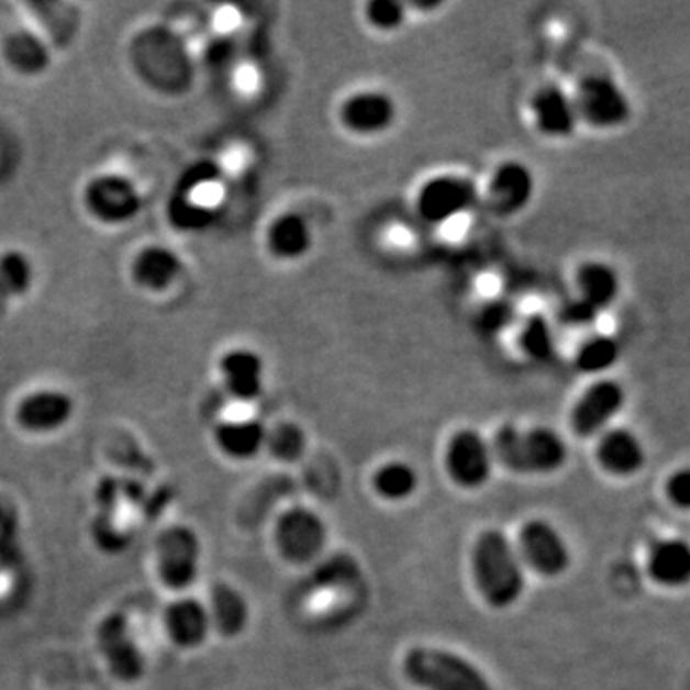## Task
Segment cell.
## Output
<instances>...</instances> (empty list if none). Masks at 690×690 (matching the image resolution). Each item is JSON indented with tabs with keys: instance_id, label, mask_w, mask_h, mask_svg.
<instances>
[{
	"instance_id": "ffe728a7",
	"label": "cell",
	"mask_w": 690,
	"mask_h": 690,
	"mask_svg": "<svg viewBox=\"0 0 690 690\" xmlns=\"http://www.w3.org/2000/svg\"><path fill=\"white\" fill-rule=\"evenodd\" d=\"M180 257L166 246H148L136 254L131 272L136 285L151 292H162L179 278Z\"/></svg>"
},
{
	"instance_id": "7a4b0ae2",
	"label": "cell",
	"mask_w": 690,
	"mask_h": 690,
	"mask_svg": "<svg viewBox=\"0 0 690 690\" xmlns=\"http://www.w3.org/2000/svg\"><path fill=\"white\" fill-rule=\"evenodd\" d=\"M493 453L501 465L518 474L555 472L568 458L566 443L555 430H520L512 424L497 432Z\"/></svg>"
},
{
	"instance_id": "603a6c76",
	"label": "cell",
	"mask_w": 690,
	"mask_h": 690,
	"mask_svg": "<svg viewBox=\"0 0 690 690\" xmlns=\"http://www.w3.org/2000/svg\"><path fill=\"white\" fill-rule=\"evenodd\" d=\"M648 571L661 586H687L690 581L689 543L683 539L658 541L648 555Z\"/></svg>"
},
{
	"instance_id": "8992f818",
	"label": "cell",
	"mask_w": 690,
	"mask_h": 690,
	"mask_svg": "<svg viewBox=\"0 0 690 690\" xmlns=\"http://www.w3.org/2000/svg\"><path fill=\"white\" fill-rule=\"evenodd\" d=\"M478 190L472 180L458 175H437L426 180L416 194V211L426 223L443 225L472 210Z\"/></svg>"
},
{
	"instance_id": "4fadbf2b",
	"label": "cell",
	"mask_w": 690,
	"mask_h": 690,
	"mask_svg": "<svg viewBox=\"0 0 690 690\" xmlns=\"http://www.w3.org/2000/svg\"><path fill=\"white\" fill-rule=\"evenodd\" d=\"M76 413V403L62 390L31 391L15 407V421L31 434H51L64 429Z\"/></svg>"
},
{
	"instance_id": "8d00e7d4",
	"label": "cell",
	"mask_w": 690,
	"mask_h": 690,
	"mask_svg": "<svg viewBox=\"0 0 690 690\" xmlns=\"http://www.w3.org/2000/svg\"><path fill=\"white\" fill-rule=\"evenodd\" d=\"M7 303H8L7 298H4V296H2V292H0V311L7 308Z\"/></svg>"
},
{
	"instance_id": "6da1fadb",
	"label": "cell",
	"mask_w": 690,
	"mask_h": 690,
	"mask_svg": "<svg viewBox=\"0 0 690 690\" xmlns=\"http://www.w3.org/2000/svg\"><path fill=\"white\" fill-rule=\"evenodd\" d=\"M476 586L489 606L507 608L524 593V570L507 535L497 530L481 533L472 553Z\"/></svg>"
},
{
	"instance_id": "d6986e66",
	"label": "cell",
	"mask_w": 690,
	"mask_h": 690,
	"mask_svg": "<svg viewBox=\"0 0 690 690\" xmlns=\"http://www.w3.org/2000/svg\"><path fill=\"white\" fill-rule=\"evenodd\" d=\"M602 468L615 476H630L645 465V449L631 430L614 429L604 432L597 447Z\"/></svg>"
},
{
	"instance_id": "ac0fdd59",
	"label": "cell",
	"mask_w": 690,
	"mask_h": 690,
	"mask_svg": "<svg viewBox=\"0 0 690 690\" xmlns=\"http://www.w3.org/2000/svg\"><path fill=\"white\" fill-rule=\"evenodd\" d=\"M221 375L226 390L242 401H254L263 393L265 386V363L256 352L238 347L225 353L221 359Z\"/></svg>"
},
{
	"instance_id": "5bb4252c",
	"label": "cell",
	"mask_w": 690,
	"mask_h": 690,
	"mask_svg": "<svg viewBox=\"0 0 690 690\" xmlns=\"http://www.w3.org/2000/svg\"><path fill=\"white\" fill-rule=\"evenodd\" d=\"M520 547L525 563L539 571L541 576L555 578L570 566V550L563 535L545 520H532L522 527Z\"/></svg>"
},
{
	"instance_id": "277c9868",
	"label": "cell",
	"mask_w": 690,
	"mask_h": 690,
	"mask_svg": "<svg viewBox=\"0 0 690 690\" xmlns=\"http://www.w3.org/2000/svg\"><path fill=\"white\" fill-rule=\"evenodd\" d=\"M202 545L200 537L187 525H171L156 541V568L166 589L187 591L200 574Z\"/></svg>"
},
{
	"instance_id": "5b68a950",
	"label": "cell",
	"mask_w": 690,
	"mask_h": 690,
	"mask_svg": "<svg viewBox=\"0 0 690 690\" xmlns=\"http://www.w3.org/2000/svg\"><path fill=\"white\" fill-rule=\"evenodd\" d=\"M574 104L579 121L601 131L622 127L631 120L630 98L612 77H583L576 89Z\"/></svg>"
},
{
	"instance_id": "4316f807",
	"label": "cell",
	"mask_w": 690,
	"mask_h": 690,
	"mask_svg": "<svg viewBox=\"0 0 690 690\" xmlns=\"http://www.w3.org/2000/svg\"><path fill=\"white\" fill-rule=\"evenodd\" d=\"M622 357V345L608 334H594L579 345L576 352V368L583 375H602Z\"/></svg>"
},
{
	"instance_id": "f546056e",
	"label": "cell",
	"mask_w": 690,
	"mask_h": 690,
	"mask_svg": "<svg viewBox=\"0 0 690 690\" xmlns=\"http://www.w3.org/2000/svg\"><path fill=\"white\" fill-rule=\"evenodd\" d=\"M416 483H419L416 472L405 463H390L382 466L375 476L378 496L390 501H401L413 496Z\"/></svg>"
},
{
	"instance_id": "3957f363",
	"label": "cell",
	"mask_w": 690,
	"mask_h": 690,
	"mask_svg": "<svg viewBox=\"0 0 690 690\" xmlns=\"http://www.w3.org/2000/svg\"><path fill=\"white\" fill-rule=\"evenodd\" d=\"M403 669L407 679L424 690H496L474 664L442 648H413Z\"/></svg>"
},
{
	"instance_id": "d4e9b609",
	"label": "cell",
	"mask_w": 690,
	"mask_h": 690,
	"mask_svg": "<svg viewBox=\"0 0 690 690\" xmlns=\"http://www.w3.org/2000/svg\"><path fill=\"white\" fill-rule=\"evenodd\" d=\"M4 58L22 76H41L51 66V51L45 41L27 30L8 35Z\"/></svg>"
},
{
	"instance_id": "f1b7e54d",
	"label": "cell",
	"mask_w": 690,
	"mask_h": 690,
	"mask_svg": "<svg viewBox=\"0 0 690 690\" xmlns=\"http://www.w3.org/2000/svg\"><path fill=\"white\" fill-rule=\"evenodd\" d=\"M518 345L525 357L537 363H547L556 355L555 334L543 315H532L525 319Z\"/></svg>"
},
{
	"instance_id": "484cf974",
	"label": "cell",
	"mask_w": 690,
	"mask_h": 690,
	"mask_svg": "<svg viewBox=\"0 0 690 690\" xmlns=\"http://www.w3.org/2000/svg\"><path fill=\"white\" fill-rule=\"evenodd\" d=\"M267 430L256 421H229L219 424L215 430V442L226 457L244 460L256 457L265 447Z\"/></svg>"
},
{
	"instance_id": "1f68e13d",
	"label": "cell",
	"mask_w": 690,
	"mask_h": 690,
	"mask_svg": "<svg viewBox=\"0 0 690 690\" xmlns=\"http://www.w3.org/2000/svg\"><path fill=\"white\" fill-rule=\"evenodd\" d=\"M367 22L380 31H396L405 23L407 4L398 0H372L365 8Z\"/></svg>"
},
{
	"instance_id": "52a82bcc",
	"label": "cell",
	"mask_w": 690,
	"mask_h": 690,
	"mask_svg": "<svg viewBox=\"0 0 690 690\" xmlns=\"http://www.w3.org/2000/svg\"><path fill=\"white\" fill-rule=\"evenodd\" d=\"M85 203L92 218L105 225H121L141 211V194L127 177L100 175L87 185Z\"/></svg>"
},
{
	"instance_id": "836d02e7",
	"label": "cell",
	"mask_w": 690,
	"mask_h": 690,
	"mask_svg": "<svg viewBox=\"0 0 690 690\" xmlns=\"http://www.w3.org/2000/svg\"><path fill=\"white\" fill-rule=\"evenodd\" d=\"M599 315L601 313L597 309L591 308L586 301L576 298V300L564 303L560 313H558V319H560V323L570 326V329H583V326L593 324Z\"/></svg>"
},
{
	"instance_id": "4dcf8cb0",
	"label": "cell",
	"mask_w": 690,
	"mask_h": 690,
	"mask_svg": "<svg viewBox=\"0 0 690 690\" xmlns=\"http://www.w3.org/2000/svg\"><path fill=\"white\" fill-rule=\"evenodd\" d=\"M265 447L278 460L293 463L305 450V434H303V430L298 424L282 422V424H278L270 432H267Z\"/></svg>"
},
{
	"instance_id": "e575fe53",
	"label": "cell",
	"mask_w": 690,
	"mask_h": 690,
	"mask_svg": "<svg viewBox=\"0 0 690 690\" xmlns=\"http://www.w3.org/2000/svg\"><path fill=\"white\" fill-rule=\"evenodd\" d=\"M668 496L679 509H690V468H681L669 478Z\"/></svg>"
},
{
	"instance_id": "8fae6325",
	"label": "cell",
	"mask_w": 690,
	"mask_h": 690,
	"mask_svg": "<svg viewBox=\"0 0 690 690\" xmlns=\"http://www.w3.org/2000/svg\"><path fill=\"white\" fill-rule=\"evenodd\" d=\"M491 450L486 439L474 430H463L450 437L445 465L460 488H480L491 474Z\"/></svg>"
},
{
	"instance_id": "cb8c5ba5",
	"label": "cell",
	"mask_w": 690,
	"mask_h": 690,
	"mask_svg": "<svg viewBox=\"0 0 690 690\" xmlns=\"http://www.w3.org/2000/svg\"><path fill=\"white\" fill-rule=\"evenodd\" d=\"M208 612L211 627L218 630L223 637H238L248 625V602L234 587L226 583L211 587Z\"/></svg>"
},
{
	"instance_id": "9c48e42d",
	"label": "cell",
	"mask_w": 690,
	"mask_h": 690,
	"mask_svg": "<svg viewBox=\"0 0 690 690\" xmlns=\"http://www.w3.org/2000/svg\"><path fill=\"white\" fill-rule=\"evenodd\" d=\"M277 547L290 563L313 560L324 547L326 527L321 518L309 509L285 512L277 524Z\"/></svg>"
},
{
	"instance_id": "30bf717a",
	"label": "cell",
	"mask_w": 690,
	"mask_h": 690,
	"mask_svg": "<svg viewBox=\"0 0 690 690\" xmlns=\"http://www.w3.org/2000/svg\"><path fill=\"white\" fill-rule=\"evenodd\" d=\"M396 100L380 90H360L344 100L340 121L349 133L359 136L382 135L396 123Z\"/></svg>"
},
{
	"instance_id": "d6a6232c",
	"label": "cell",
	"mask_w": 690,
	"mask_h": 690,
	"mask_svg": "<svg viewBox=\"0 0 690 690\" xmlns=\"http://www.w3.org/2000/svg\"><path fill=\"white\" fill-rule=\"evenodd\" d=\"M514 319V308L504 303V301H493L483 305L480 313H478V329L483 334H497L499 331H503L504 326H509Z\"/></svg>"
},
{
	"instance_id": "d590c367",
	"label": "cell",
	"mask_w": 690,
	"mask_h": 690,
	"mask_svg": "<svg viewBox=\"0 0 690 690\" xmlns=\"http://www.w3.org/2000/svg\"><path fill=\"white\" fill-rule=\"evenodd\" d=\"M442 2H413V7L419 8V10H434V8L439 7Z\"/></svg>"
},
{
	"instance_id": "9a60e30c",
	"label": "cell",
	"mask_w": 690,
	"mask_h": 690,
	"mask_svg": "<svg viewBox=\"0 0 690 690\" xmlns=\"http://www.w3.org/2000/svg\"><path fill=\"white\" fill-rule=\"evenodd\" d=\"M488 192L489 203L499 215H514L532 202L535 177L525 164L509 159L497 167L489 179Z\"/></svg>"
},
{
	"instance_id": "7402d4cb",
	"label": "cell",
	"mask_w": 690,
	"mask_h": 690,
	"mask_svg": "<svg viewBox=\"0 0 690 690\" xmlns=\"http://www.w3.org/2000/svg\"><path fill=\"white\" fill-rule=\"evenodd\" d=\"M579 300L586 301L599 313L610 308L622 292L617 270L604 261H586L576 270Z\"/></svg>"
},
{
	"instance_id": "e0dca14e",
	"label": "cell",
	"mask_w": 690,
	"mask_h": 690,
	"mask_svg": "<svg viewBox=\"0 0 690 690\" xmlns=\"http://www.w3.org/2000/svg\"><path fill=\"white\" fill-rule=\"evenodd\" d=\"M533 121L541 135L550 138H566L576 133L579 115L574 98L568 97L560 87L547 85L537 90L530 102Z\"/></svg>"
},
{
	"instance_id": "44dd1931",
	"label": "cell",
	"mask_w": 690,
	"mask_h": 690,
	"mask_svg": "<svg viewBox=\"0 0 690 690\" xmlns=\"http://www.w3.org/2000/svg\"><path fill=\"white\" fill-rule=\"evenodd\" d=\"M313 246V233L300 213H285L267 229V248L282 261H296L308 256Z\"/></svg>"
},
{
	"instance_id": "7c38bea8",
	"label": "cell",
	"mask_w": 690,
	"mask_h": 690,
	"mask_svg": "<svg viewBox=\"0 0 690 690\" xmlns=\"http://www.w3.org/2000/svg\"><path fill=\"white\" fill-rule=\"evenodd\" d=\"M625 403V390L615 380L591 383L571 411V429L579 437H593L606 429Z\"/></svg>"
},
{
	"instance_id": "ba28073f",
	"label": "cell",
	"mask_w": 690,
	"mask_h": 690,
	"mask_svg": "<svg viewBox=\"0 0 690 690\" xmlns=\"http://www.w3.org/2000/svg\"><path fill=\"white\" fill-rule=\"evenodd\" d=\"M98 646L105 666L115 679L135 683L144 671V656L136 645L127 620L123 615H108L98 630Z\"/></svg>"
},
{
	"instance_id": "2e32d148",
	"label": "cell",
	"mask_w": 690,
	"mask_h": 690,
	"mask_svg": "<svg viewBox=\"0 0 690 690\" xmlns=\"http://www.w3.org/2000/svg\"><path fill=\"white\" fill-rule=\"evenodd\" d=\"M164 630L172 645L182 650L202 646L213 630L208 606L194 597L175 599L164 610Z\"/></svg>"
},
{
	"instance_id": "83f0119b",
	"label": "cell",
	"mask_w": 690,
	"mask_h": 690,
	"mask_svg": "<svg viewBox=\"0 0 690 690\" xmlns=\"http://www.w3.org/2000/svg\"><path fill=\"white\" fill-rule=\"evenodd\" d=\"M33 278V263L23 252L7 249L0 254V292L8 301L30 292Z\"/></svg>"
}]
</instances>
